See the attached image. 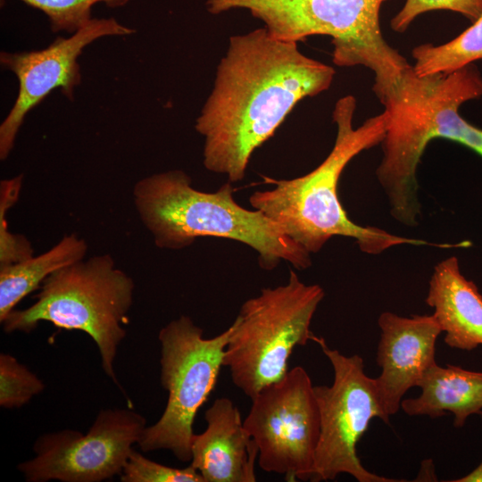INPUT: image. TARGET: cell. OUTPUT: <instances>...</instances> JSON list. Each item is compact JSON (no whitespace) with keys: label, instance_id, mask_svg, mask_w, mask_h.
Wrapping results in <instances>:
<instances>
[{"label":"cell","instance_id":"6da1fadb","mask_svg":"<svg viewBox=\"0 0 482 482\" xmlns=\"http://www.w3.org/2000/svg\"><path fill=\"white\" fill-rule=\"evenodd\" d=\"M335 73L303 54L297 43L271 37L264 27L230 37L195 120L204 166L229 182L242 180L253 153L301 100L328 90Z\"/></svg>","mask_w":482,"mask_h":482},{"label":"cell","instance_id":"52a82bcc","mask_svg":"<svg viewBox=\"0 0 482 482\" xmlns=\"http://www.w3.org/2000/svg\"><path fill=\"white\" fill-rule=\"evenodd\" d=\"M324 295L320 286L304 284L291 270L286 284L265 287L241 305L230 325L223 366L250 399L281 379L295 347L312 340L311 323Z\"/></svg>","mask_w":482,"mask_h":482},{"label":"cell","instance_id":"7a4b0ae2","mask_svg":"<svg viewBox=\"0 0 482 482\" xmlns=\"http://www.w3.org/2000/svg\"><path fill=\"white\" fill-rule=\"evenodd\" d=\"M482 96V75L471 63L448 73L408 71L383 104L388 112L377 179L395 220L418 225L420 203L417 169L430 141L459 143L482 157V129L459 113L465 102Z\"/></svg>","mask_w":482,"mask_h":482},{"label":"cell","instance_id":"4fadbf2b","mask_svg":"<svg viewBox=\"0 0 482 482\" xmlns=\"http://www.w3.org/2000/svg\"><path fill=\"white\" fill-rule=\"evenodd\" d=\"M378 325L381 334L377 363L381 372L375 379L384 409L391 416L401 409L405 393L418 386L436 364V344L442 330L433 314L403 317L384 312Z\"/></svg>","mask_w":482,"mask_h":482},{"label":"cell","instance_id":"2e32d148","mask_svg":"<svg viewBox=\"0 0 482 482\" xmlns=\"http://www.w3.org/2000/svg\"><path fill=\"white\" fill-rule=\"evenodd\" d=\"M418 397L403 399L401 409L409 416L438 418L453 415V426L461 428L467 419L482 411V371L437 363L418 384Z\"/></svg>","mask_w":482,"mask_h":482},{"label":"cell","instance_id":"277c9868","mask_svg":"<svg viewBox=\"0 0 482 482\" xmlns=\"http://www.w3.org/2000/svg\"><path fill=\"white\" fill-rule=\"evenodd\" d=\"M132 194L140 220L161 249L180 250L198 237H214L250 246L264 270L282 262L299 270L312 265L311 253L278 223L236 202L229 181L215 192H204L193 187L185 171L171 170L141 179Z\"/></svg>","mask_w":482,"mask_h":482},{"label":"cell","instance_id":"5b68a950","mask_svg":"<svg viewBox=\"0 0 482 482\" xmlns=\"http://www.w3.org/2000/svg\"><path fill=\"white\" fill-rule=\"evenodd\" d=\"M385 1L206 0L205 5L212 14L247 10L276 39L298 43L314 35L330 37L333 62L372 71V89L382 104L412 68L382 35L379 11Z\"/></svg>","mask_w":482,"mask_h":482},{"label":"cell","instance_id":"ffe728a7","mask_svg":"<svg viewBox=\"0 0 482 482\" xmlns=\"http://www.w3.org/2000/svg\"><path fill=\"white\" fill-rule=\"evenodd\" d=\"M43 12L48 18L53 32L65 31L72 34L93 18L94 4L104 2L110 7L126 4L129 0H20Z\"/></svg>","mask_w":482,"mask_h":482},{"label":"cell","instance_id":"7402d4cb","mask_svg":"<svg viewBox=\"0 0 482 482\" xmlns=\"http://www.w3.org/2000/svg\"><path fill=\"white\" fill-rule=\"evenodd\" d=\"M122 482H204L193 465L172 468L132 450L120 473Z\"/></svg>","mask_w":482,"mask_h":482},{"label":"cell","instance_id":"9c48e42d","mask_svg":"<svg viewBox=\"0 0 482 482\" xmlns=\"http://www.w3.org/2000/svg\"><path fill=\"white\" fill-rule=\"evenodd\" d=\"M333 368L330 386H314L320 414V432L311 481L335 480L339 474L359 482H395L369 471L357 455V444L374 418L388 424L376 379L364 370L358 354L346 356L313 336Z\"/></svg>","mask_w":482,"mask_h":482},{"label":"cell","instance_id":"44dd1931","mask_svg":"<svg viewBox=\"0 0 482 482\" xmlns=\"http://www.w3.org/2000/svg\"><path fill=\"white\" fill-rule=\"evenodd\" d=\"M22 175L0 182V265L13 264L34 255V250L28 238L8 230L6 214L19 200Z\"/></svg>","mask_w":482,"mask_h":482},{"label":"cell","instance_id":"7c38bea8","mask_svg":"<svg viewBox=\"0 0 482 482\" xmlns=\"http://www.w3.org/2000/svg\"><path fill=\"white\" fill-rule=\"evenodd\" d=\"M134 29L114 18H93L70 37H57L46 48L0 54V63L17 78L16 100L0 125V159L5 160L12 150L16 137L27 114L53 90L60 89L73 100L75 88L81 83L78 62L83 50L94 41L109 36H127Z\"/></svg>","mask_w":482,"mask_h":482},{"label":"cell","instance_id":"8992f818","mask_svg":"<svg viewBox=\"0 0 482 482\" xmlns=\"http://www.w3.org/2000/svg\"><path fill=\"white\" fill-rule=\"evenodd\" d=\"M135 283L116 268L110 254H99L62 267L43 282L37 301L12 310L2 321L6 333H29L40 321L87 333L98 347L104 373L121 390L113 362L126 337L123 324L133 304Z\"/></svg>","mask_w":482,"mask_h":482},{"label":"cell","instance_id":"e0dca14e","mask_svg":"<svg viewBox=\"0 0 482 482\" xmlns=\"http://www.w3.org/2000/svg\"><path fill=\"white\" fill-rule=\"evenodd\" d=\"M86 241L70 234L46 252L25 261L0 265V322L29 294L40 289L45 279L58 269L84 259Z\"/></svg>","mask_w":482,"mask_h":482},{"label":"cell","instance_id":"30bf717a","mask_svg":"<svg viewBox=\"0 0 482 482\" xmlns=\"http://www.w3.org/2000/svg\"><path fill=\"white\" fill-rule=\"evenodd\" d=\"M244 425L258 448V465L287 481L312 480L320 432L314 386L301 366L263 387Z\"/></svg>","mask_w":482,"mask_h":482},{"label":"cell","instance_id":"d6986e66","mask_svg":"<svg viewBox=\"0 0 482 482\" xmlns=\"http://www.w3.org/2000/svg\"><path fill=\"white\" fill-rule=\"evenodd\" d=\"M45 388L43 381L14 356L0 354V406L21 408Z\"/></svg>","mask_w":482,"mask_h":482},{"label":"cell","instance_id":"d4e9b609","mask_svg":"<svg viewBox=\"0 0 482 482\" xmlns=\"http://www.w3.org/2000/svg\"><path fill=\"white\" fill-rule=\"evenodd\" d=\"M479 415H480V416H481V418H482V411H481V412L479 413Z\"/></svg>","mask_w":482,"mask_h":482},{"label":"cell","instance_id":"ba28073f","mask_svg":"<svg viewBox=\"0 0 482 482\" xmlns=\"http://www.w3.org/2000/svg\"><path fill=\"white\" fill-rule=\"evenodd\" d=\"M230 331L229 326L205 338L186 315L160 329V381L168 399L161 418L143 431L137 443L143 452L168 450L190 462L195 417L217 383Z\"/></svg>","mask_w":482,"mask_h":482},{"label":"cell","instance_id":"8fae6325","mask_svg":"<svg viewBox=\"0 0 482 482\" xmlns=\"http://www.w3.org/2000/svg\"><path fill=\"white\" fill-rule=\"evenodd\" d=\"M146 420L129 408L101 410L87 434L62 429L37 437L35 457L18 464L29 482H100L120 475Z\"/></svg>","mask_w":482,"mask_h":482},{"label":"cell","instance_id":"603a6c76","mask_svg":"<svg viewBox=\"0 0 482 482\" xmlns=\"http://www.w3.org/2000/svg\"><path fill=\"white\" fill-rule=\"evenodd\" d=\"M434 10L459 12L474 22L482 15V0H406L403 8L391 20V28L402 33L417 16Z\"/></svg>","mask_w":482,"mask_h":482},{"label":"cell","instance_id":"9a60e30c","mask_svg":"<svg viewBox=\"0 0 482 482\" xmlns=\"http://www.w3.org/2000/svg\"><path fill=\"white\" fill-rule=\"evenodd\" d=\"M425 302L434 310L448 346L473 351L482 345V295L461 274L455 256L435 266Z\"/></svg>","mask_w":482,"mask_h":482},{"label":"cell","instance_id":"cb8c5ba5","mask_svg":"<svg viewBox=\"0 0 482 482\" xmlns=\"http://www.w3.org/2000/svg\"><path fill=\"white\" fill-rule=\"evenodd\" d=\"M453 482H482V461L478 466L467 475L452 480Z\"/></svg>","mask_w":482,"mask_h":482},{"label":"cell","instance_id":"5bb4252c","mask_svg":"<svg viewBox=\"0 0 482 482\" xmlns=\"http://www.w3.org/2000/svg\"><path fill=\"white\" fill-rule=\"evenodd\" d=\"M204 418L207 428L194 435L190 464L204 482H255L259 448L235 403L217 398Z\"/></svg>","mask_w":482,"mask_h":482},{"label":"cell","instance_id":"ac0fdd59","mask_svg":"<svg viewBox=\"0 0 482 482\" xmlns=\"http://www.w3.org/2000/svg\"><path fill=\"white\" fill-rule=\"evenodd\" d=\"M411 55L415 60L413 71L419 76L452 72L482 60V15L451 41L418 46Z\"/></svg>","mask_w":482,"mask_h":482},{"label":"cell","instance_id":"3957f363","mask_svg":"<svg viewBox=\"0 0 482 482\" xmlns=\"http://www.w3.org/2000/svg\"><path fill=\"white\" fill-rule=\"evenodd\" d=\"M355 109L353 96L338 99L332 113L337 137L325 160L311 172L295 179H267L275 187L253 193L249 198L253 208L278 223L311 254L320 252L335 236L354 239L359 248L369 254H378L400 245L450 248V244H435L361 226L347 216L337 194L340 176L353 158L382 142L388 122V112L384 109L355 129Z\"/></svg>","mask_w":482,"mask_h":482}]
</instances>
